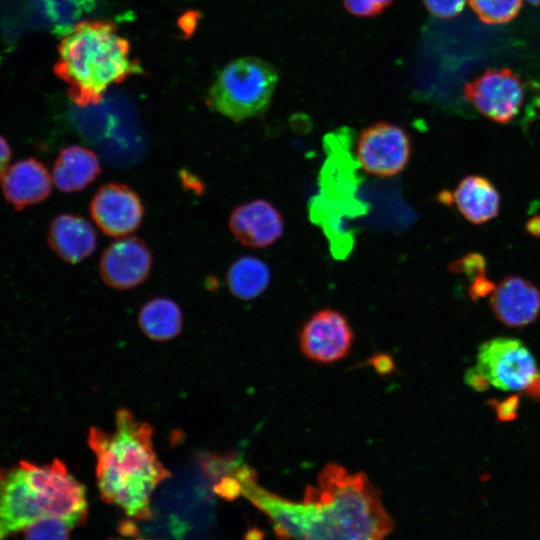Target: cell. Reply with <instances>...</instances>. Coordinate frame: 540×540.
Here are the masks:
<instances>
[{"mask_svg": "<svg viewBox=\"0 0 540 540\" xmlns=\"http://www.w3.org/2000/svg\"><path fill=\"white\" fill-rule=\"evenodd\" d=\"M54 71L68 86L69 98L86 107L102 101L107 89L140 73L129 42L108 21L76 24L61 39Z\"/></svg>", "mask_w": 540, "mask_h": 540, "instance_id": "cell-4", "label": "cell"}, {"mask_svg": "<svg viewBox=\"0 0 540 540\" xmlns=\"http://www.w3.org/2000/svg\"><path fill=\"white\" fill-rule=\"evenodd\" d=\"M228 473L238 495L267 516L280 540H384L393 528L378 489L362 472L328 464L300 502L261 487L245 464L234 463Z\"/></svg>", "mask_w": 540, "mask_h": 540, "instance_id": "cell-1", "label": "cell"}, {"mask_svg": "<svg viewBox=\"0 0 540 540\" xmlns=\"http://www.w3.org/2000/svg\"><path fill=\"white\" fill-rule=\"evenodd\" d=\"M449 269L453 273L464 274L471 280H474L481 275H485L486 261L483 255L470 253L452 262L449 265Z\"/></svg>", "mask_w": 540, "mask_h": 540, "instance_id": "cell-23", "label": "cell"}, {"mask_svg": "<svg viewBox=\"0 0 540 540\" xmlns=\"http://www.w3.org/2000/svg\"><path fill=\"white\" fill-rule=\"evenodd\" d=\"M519 406V398L516 395H512L505 400L495 404V410L497 418L500 421H511L517 417V411Z\"/></svg>", "mask_w": 540, "mask_h": 540, "instance_id": "cell-25", "label": "cell"}, {"mask_svg": "<svg viewBox=\"0 0 540 540\" xmlns=\"http://www.w3.org/2000/svg\"><path fill=\"white\" fill-rule=\"evenodd\" d=\"M51 184L46 167L33 158L16 162L2 178L3 194L16 210L46 199Z\"/></svg>", "mask_w": 540, "mask_h": 540, "instance_id": "cell-15", "label": "cell"}, {"mask_svg": "<svg viewBox=\"0 0 540 540\" xmlns=\"http://www.w3.org/2000/svg\"><path fill=\"white\" fill-rule=\"evenodd\" d=\"M69 528L61 519L40 520L26 528L25 540H68Z\"/></svg>", "mask_w": 540, "mask_h": 540, "instance_id": "cell-21", "label": "cell"}, {"mask_svg": "<svg viewBox=\"0 0 540 540\" xmlns=\"http://www.w3.org/2000/svg\"><path fill=\"white\" fill-rule=\"evenodd\" d=\"M11 157V150L7 141L0 136V180L4 177Z\"/></svg>", "mask_w": 540, "mask_h": 540, "instance_id": "cell-28", "label": "cell"}, {"mask_svg": "<svg viewBox=\"0 0 540 540\" xmlns=\"http://www.w3.org/2000/svg\"><path fill=\"white\" fill-rule=\"evenodd\" d=\"M526 230L532 236L540 239V216L530 218L526 224Z\"/></svg>", "mask_w": 540, "mask_h": 540, "instance_id": "cell-30", "label": "cell"}, {"mask_svg": "<svg viewBox=\"0 0 540 540\" xmlns=\"http://www.w3.org/2000/svg\"><path fill=\"white\" fill-rule=\"evenodd\" d=\"M527 1L534 5H540V0H527Z\"/></svg>", "mask_w": 540, "mask_h": 540, "instance_id": "cell-31", "label": "cell"}, {"mask_svg": "<svg viewBox=\"0 0 540 540\" xmlns=\"http://www.w3.org/2000/svg\"><path fill=\"white\" fill-rule=\"evenodd\" d=\"M494 283L490 281L485 275H481L472 280L471 286L468 290L469 296L474 300L491 295L495 289Z\"/></svg>", "mask_w": 540, "mask_h": 540, "instance_id": "cell-26", "label": "cell"}, {"mask_svg": "<svg viewBox=\"0 0 540 540\" xmlns=\"http://www.w3.org/2000/svg\"><path fill=\"white\" fill-rule=\"evenodd\" d=\"M100 173L99 159L92 150L70 145L59 152L53 166L52 180L61 192L72 193L89 186Z\"/></svg>", "mask_w": 540, "mask_h": 540, "instance_id": "cell-16", "label": "cell"}, {"mask_svg": "<svg viewBox=\"0 0 540 540\" xmlns=\"http://www.w3.org/2000/svg\"><path fill=\"white\" fill-rule=\"evenodd\" d=\"M353 332L338 311L323 309L303 325L299 342L302 353L317 363H334L344 358L352 345Z\"/></svg>", "mask_w": 540, "mask_h": 540, "instance_id": "cell-10", "label": "cell"}, {"mask_svg": "<svg viewBox=\"0 0 540 540\" xmlns=\"http://www.w3.org/2000/svg\"><path fill=\"white\" fill-rule=\"evenodd\" d=\"M138 324L142 332L152 340L168 341L179 335L182 329V313L172 300L156 297L140 309Z\"/></svg>", "mask_w": 540, "mask_h": 540, "instance_id": "cell-18", "label": "cell"}, {"mask_svg": "<svg viewBox=\"0 0 540 540\" xmlns=\"http://www.w3.org/2000/svg\"><path fill=\"white\" fill-rule=\"evenodd\" d=\"M472 10L486 24H503L519 12L523 0H468Z\"/></svg>", "mask_w": 540, "mask_h": 540, "instance_id": "cell-20", "label": "cell"}, {"mask_svg": "<svg viewBox=\"0 0 540 540\" xmlns=\"http://www.w3.org/2000/svg\"><path fill=\"white\" fill-rule=\"evenodd\" d=\"M463 92L481 114L500 124L513 120L524 101V85L509 68L486 70L467 82Z\"/></svg>", "mask_w": 540, "mask_h": 540, "instance_id": "cell-8", "label": "cell"}, {"mask_svg": "<svg viewBox=\"0 0 540 540\" xmlns=\"http://www.w3.org/2000/svg\"><path fill=\"white\" fill-rule=\"evenodd\" d=\"M284 219L269 201L255 199L234 208L229 229L243 246L259 249L276 243L284 233Z\"/></svg>", "mask_w": 540, "mask_h": 540, "instance_id": "cell-12", "label": "cell"}, {"mask_svg": "<svg viewBox=\"0 0 540 540\" xmlns=\"http://www.w3.org/2000/svg\"><path fill=\"white\" fill-rule=\"evenodd\" d=\"M89 212L105 235L121 238L141 225L144 205L139 195L128 185L108 182L99 187L92 197Z\"/></svg>", "mask_w": 540, "mask_h": 540, "instance_id": "cell-9", "label": "cell"}, {"mask_svg": "<svg viewBox=\"0 0 540 540\" xmlns=\"http://www.w3.org/2000/svg\"><path fill=\"white\" fill-rule=\"evenodd\" d=\"M451 195L452 203L472 224H483L499 214V193L495 186L483 176L470 175L463 178Z\"/></svg>", "mask_w": 540, "mask_h": 540, "instance_id": "cell-17", "label": "cell"}, {"mask_svg": "<svg viewBox=\"0 0 540 540\" xmlns=\"http://www.w3.org/2000/svg\"><path fill=\"white\" fill-rule=\"evenodd\" d=\"M465 383L477 392H482L488 389L490 383L486 376L477 368H468L464 375Z\"/></svg>", "mask_w": 540, "mask_h": 540, "instance_id": "cell-27", "label": "cell"}, {"mask_svg": "<svg viewBox=\"0 0 540 540\" xmlns=\"http://www.w3.org/2000/svg\"><path fill=\"white\" fill-rule=\"evenodd\" d=\"M394 0H343L345 10L353 16L370 18L380 15Z\"/></svg>", "mask_w": 540, "mask_h": 540, "instance_id": "cell-22", "label": "cell"}, {"mask_svg": "<svg viewBox=\"0 0 540 540\" xmlns=\"http://www.w3.org/2000/svg\"><path fill=\"white\" fill-rule=\"evenodd\" d=\"M270 279L268 265L253 256L236 259L226 273L230 292L242 300H251L261 295L268 287Z\"/></svg>", "mask_w": 540, "mask_h": 540, "instance_id": "cell-19", "label": "cell"}, {"mask_svg": "<svg viewBox=\"0 0 540 540\" xmlns=\"http://www.w3.org/2000/svg\"><path fill=\"white\" fill-rule=\"evenodd\" d=\"M47 240L59 258L76 264L95 251L97 234L87 219L73 214H61L52 220Z\"/></svg>", "mask_w": 540, "mask_h": 540, "instance_id": "cell-14", "label": "cell"}, {"mask_svg": "<svg viewBox=\"0 0 540 540\" xmlns=\"http://www.w3.org/2000/svg\"><path fill=\"white\" fill-rule=\"evenodd\" d=\"M372 360L376 370L379 373H389L393 369L392 360L386 355H378Z\"/></svg>", "mask_w": 540, "mask_h": 540, "instance_id": "cell-29", "label": "cell"}, {"mask_svg": "<svg viewBox=\"0 0 540 540\" xmlns=\"http://www.w3.org/2000/svg\"><path fill=\"white\" fill-rule=\"evenodd\" d=\"M152 436V426L126 408L117 410L113 431L91 427L88 433L102 499L134 519L150 517L151 495L170 477L154 451Z\"/></svg>", "mask_w": 540, "mask_h": 540, "instance_id": "cell-2", "label": "cell"}, {"mask_svg": "<svg viewBox=\"0 0 540 540\" xmlns=\"http://www.w3.org/2000/svg\"><path fill=\"white\" fill-rule=\"evenodd\" d=\"M476 366L491 385L503 391L525 389L539 375L533 355L515 338L497 337L482 343Z\"/></svg>", "mask_w": 540, "mask_h": 540, "instance_id": "cell-6", "label": "cell"}, {"mask_svg": "<svg viewBox=\"0 0 540 540\" xmlns=\"http://www.w3.org/2000/svg\"><path fill=\"white\" fill-rule=\"evenodd\" d=\"M152 268V253L142 239L125 236L112 242L102 253L99 274L103 282L116 290H128L142 284Z\"/></svg>", "mask_w": 540, "mask_h": 540, "instance_id": "cell-11", "label": "cell"}, {"mask_svg": "<svg viewBox=\"0 0 540 540\" xmlns=\"http://www.w3.org/2000/svg\"><path fill=\"white\" fill-rule=\"evenodd\" d=\"M491 308L497 319L509 327L529 325L540 312V291L519 276H507L490 295Z\"/></svg>", "mask_w": 540, "mask_h": 540, "instance_id": "cell-13", "label": "cell"}, {"mask_svg": "<svg viewBox=\"0 0 540 540\" xmlns=\"http://www.w3.org/2000/svg\"><path fill=\"white\" fill-rule=\"evenodd\" d=\"M279 80L276 68L253 56L228 63L212 83L206 98L211 110L234 122L263 114Z\"/></svg>", "mask_w": 540, "mask_h": 540, "instance_id": "cell-5", "label": "cell"}, {"mask_svg": "<svg viewBox=\"0 0 540 540\" xmlns=\"http://www.w3.org/2000/svg\"><path fill=\"white\" fill-rule=\"evenodd\" d=\"M412 153L408 133L399 125L378 121L364 128L357 139L356 155L362 169L373 176L401 173Z\"/></svg>", "mask_w": 540, "mask_h": 540, "instance_id": "cell-7", "label": "cell"}, {"mask_svg": "<svg viewBox=\"0 0 540 540\" xmlns=\"http://www.w3.org/2000/svg\"><path fill=\"white\" fill-rule=\"evenodd\" d=\"M86 514L85 489L61 460L42 466L20 461L0 470V540L48 518L72 528Z\"/></svg>", "mask_w": 540, "mask_h": 540, "instance_id": "cell-3", "label": "cell"}, {"mask_svg": "<svg viewBox=\"0 0 540 540\" xmlns=\"http://www.w3.org/2000/svg\"><path fill=\"white\" fill-rule=\"evenodd\" d=\"M426 9L434 16L450 19L457 16L467 0H422Z\"/></svg>", "mask_w": 540, "mask_h": 540, "instance_id": "cell-24", "label": "cell"}]
</instances>
